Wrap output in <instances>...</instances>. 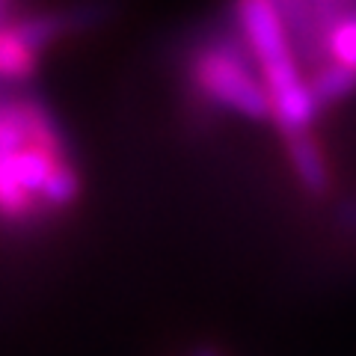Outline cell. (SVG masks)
<instances>
[{
	"mask_svg": "<svg viewBox=\"0 0 356 356\" xmlns=\"http://www.w3.org/2000/svg\"><path fill=\"white\" fill-rule=\"evenodd\" d=\"M184 77L193 102L208 110L235 113L250 122H273L270 95L259 63L252 60L235 24L211 30L191 44Z\"/></svg>",
	"mask_w": 356,
	"mask_h": 356,
	"instance_id": "obj_1",
	"label": "cell"
},
{
	"mask_svg": "<svg viewBox=\"0 0 356 356\" xmlns=\"http://www.w3.org/2000/svg\"><path fill=\"white\" fill-rule=\"evenodd\" d=\"M312 3L318 6V15H321V21H324V39H327V30H330L332 21H336L339 15H344L348 9H356V0H312Z\"/></svg>",
	"mask_w": 356,
	"mask_h": 356,
	"instance_id": "obj_2",
	"label": "cell"
}]
</instances>
